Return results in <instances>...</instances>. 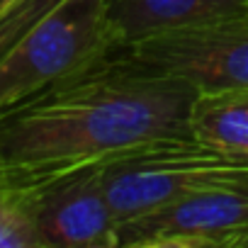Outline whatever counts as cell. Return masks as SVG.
<instances>
[{
  "mask_svg": "<svg viewBox=\"0 0 248 248\" xmlns=\"http://www.w3.org/2000/svg\"><path fill=\"white\" fill-rule=\"evenodd\" d=\"M197 90L122 51L0 109V170L30 180L190 137Z\"/></svg>",
  "mask_w": 248,
  "mask_h": 248,
  "instance_id": "obj_1",
  "label": "cell"
},
{
  "mask_svg": "<svg viewBox=\"0 0 248 248\" xmlns=\"http://www.w3.org/2000/svg\"><path fill=\"white\" fill-rule=\"evenodd\" d=\"M119 46L107 0H66L0 56V109L85 71Z\"/></svg>",
  "mask_w": 248,
  "mask_h": 248,
  "instance_id": "obj_2",
  "label": "cell"
},
{
  "mask_svg": "<svg viewBox=\"0 0 248 248\" xmlns=\"http://www.w3.org/2000/svg\"><path fill=\"white\" fill-rule=\"evenodd\" d=\"M246 178V161L221 156L192 137L154 141L102 163L105 192L117 226L200 190Z\"/></svg>",
  "mask_w": 248,
  "mask_h": 248,
  "instance_id": "obj_3",
  "label": "cell"
},
{
  "mask_svg": "<svg viewBox=\"0 0 248 248\" xmlns=\"http://www.w3.org/2000/svg\"><path fill=\"white\" fill-rule=\"evenodd\" d=\"M122 51L197 93L248 90V8L129 42Z\"/></svg>",
  "mask_w": 248,
  "mask_h": 248,
  "instance_id": "obj_4",
  "label": "cell"
},
{
  "mask_svg": "<svg viewBox=\"0 0 248 248\" xmlns=\"http://www.w3.org/2000/svg\"><path fill=\"white\" fill-rule=\"evenodd\" d=\"M22 185L42 248H119L102 163L30 178Z\"/></svg>",
  "mask_w": 248,
  "mask_h": 248,
  "instance_id": "obj_5",
  "label": "cell"
},
{
  "mask_svg": "<svg viewBox=\"0 0 248 248\" xmlns=\"http://www.w3.org/2000/svg\"><path fill=\"white\" fill-rule=\"evenodd\" d=\"M248 229V178L187 195L119 226V248H233Z\"/></svg>",
  "mask_w": 248,
  "mask_h": 248,
  "instance_id": "obj_6",
  "label": "cell"
},
{
  "mask_svg": "<svg viewBox=\"0 0 248 248\" xmlns=\"http://www.w3.org/2000/svg\"><path fill=\"white\" fill-rule=\"evenodd\" d=\"M122 46L195 22L248 8V0H107Z\"/></svg>",
  "mask_w": 248,
  "mask_h": 248,
  "instance_id": "obj_7",
  "label": "cell"
},
{
  "mask_svg": "<svg viewBox=\"0 0 248 248\" xmlns=\"http://www.w3.org/2000/svg\"><path fill=\"white\" fill-rule=\"evenodd\" d=\"M190 137L221 156L248 163V90L197 93L190 109Z\"/></svg>",
  "mask_w": 248,
  "mask_h": 248,
  "instance_id": "obj_8",
  "label": "cell"
},
{
  "mask_svg": "<svg viewBox=\"0 0 248 248\" xmlns=\"http://www.w3.org/2000/svg\"><path fill=\"white\" fill-rule=\"evenodd\" d=\"M66 0H15L0 13V56H3L32 25H37L44 15L56 10Z\"/></svg>",
  "mask_w": 248,
  "mask_h": 248,
  "instance_id": "obj_9",
  "label": "cell"
},
{
  "mask_svg": "<svg viewBox=\"0 0 248 248\" xmlns=\"http://www.w3.org/2000/svg\"><path fill=\"white\" fill-rule=\"evenodd\" d=\"M233 248H248V229L233 241Z\"/></svg>",
  "mask_w": 248,
  "mask_h": 248,
  "instance_id": "obj_10",
  "label": "cell"
},
{
  "mask_svg": "<svg viewBox=\"0 0 248 248\" xmlns=\"http://www.w3.org/2000/svg\"><path fill=\"white\" fill-rule=\"evenodd\" d=\"M13 3H15V0H0V13H3V10H8Z\"/></svg>",
  "mask_w": 248,
  "mask_h": 248,
  "instance_id": "obj_11",
  "label": "cell"
}]
</instances>
